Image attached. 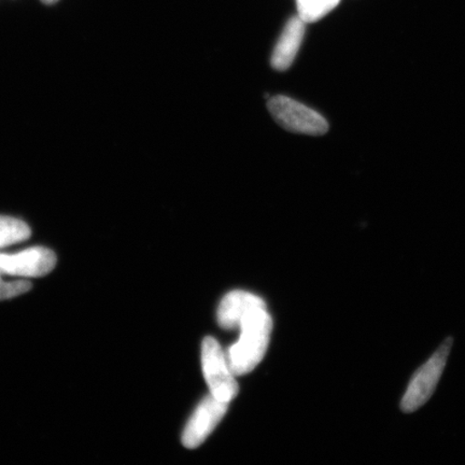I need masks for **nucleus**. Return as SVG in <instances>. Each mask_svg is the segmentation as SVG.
<instances>
[{
  "mask_svg": "<svg viewBox=\"0 0 465 465\" xmlns=\"http://www.w3.org/2000/svg\"><path fill=\"white\" fill-rule=\"evenodd\" d=\"M272 328V318L266 308H258L243 319L240 341L225 354L234 376L250 373L262 361L269 347Z\"/></svg>",
  "mask_w": 465,
  "mask_h": 465,
  "instance_id": "f257e3e1",
  "label": "nucleus"
},
{
  "mask_svg": "<svg viewBox=\"0 0 465 465\" xmlns=\"http://www.w3.org/2000/svg\"><path fill=\"white\" fill-rule=\"evenodd\" d=\"M452 345V337H447L432 356L412 373L400 401V410L404 414H412L420 410L433 397L449 361Z\"/></svg>",
  "mask_w": 465,
  "mask_h": 465,
  "instance_id": "f03ea898",
  "label": "nucleus"
},
{
  "mask_svg": "<svg viewBox=\"0 0 465 465\" xmlns=\"http://www.w3.org/2000/svg\"><path fill=\"white\" fill-rule=\"evenodd\" d=\"M279 125L292 133L322 136L329 131L328 121L315 110L287 96H276L267 103Z\"/></svg>",
  "mask_w": 465,
  "mask_h": 465,
  "instance_id": "7ed1b4c3",
  "label": "nucleus"
},
{
  "mask_svg": "<svg viewBox=\"0 0 465 465\" xmlns=\"http://www.w3.org/2000/svg\"><path fill=\"white\" fill-rule=\"evenodd\" d=\"M202 365L211 393L214 398L230 403L238 393V385L225 353L213 337H206L203 341Z\"/></svg>",
  "mask_w": 465,
  "mask_h": 465,
  "instance_id": "20e7f679",
  "label": "nucleus"
},
{
  "mask_svg": "<svg viewBox=\"0 0 465 465\" xmlns=\"http://www.w3.org/2000/svg\"><path fill=\"white\" fill-rule=\"evenodd\" d=\"M56 255L50 249L34 247L15 254L0 253V274L10 277L37 278L54 270Z\"/></svg>",
  "mask_w": 465,
  "mask_h": 465,
  "instance_id": "39448f33",
  "label": "nucleus"
},
{
  "mask_svg": "<svg viewBox=\"0 0 465 465\" xmlns=\"http://www.w3.org/2000/svg\"><path fill=\"white\" fill-rule=\"evenodd\" d=\"M229 403L213 397L211 393L203 399L191 417L183 435V443L187 449H196L202 445L208 435L228 411Z\"/></svg>",
  "mask_w": 465,
  "mask_h": 465,
  "instance_id": "423d86ee",
  "label": "nucleus"
},
{
  "mask_svg": "<svg viewBox=\"0 0 465 465\" xmlns=\"http://www.w3.org/2000/svg\"><path fill=\"white\" fill-rule=\"evenodd\" d=\"M258 308H266L264 301L259 296L245 291H232L224 296L219 305L220 327L226 330L240 328L243 319Z\"/></svg>",
  "mask_w": 465,
  "mask_h": 465,
  "instance_id": "0eeeda50",
  "label": "nucleus"
},
{
  "mask_svg": "<svg viewBox=\"0 0 465 465\" xmlns=\"http://www.w3.org/2000/svg\"><path fill=\"white\" fill-rule=\"evenodd\" d=\"M305 25L300 16H294L284 26L271 58L272 66L276 71L284 72L292 65L303 42Z\"/></svg>",
  "mask_w": 465,
  "mask_h": 465,
  "instance_id": "6e6552de",
  "label": "nucleus"
},
{
  "mask_svg": "<svg viewBox=\"0 0 465 465\" xmlns=\"http://www.w3.org/2000/svg\"><path fill=\"white\" fill-rule=\"evenodd\" d=\"M31 234V229L25 221L0 216V249L25 242Z\"/></svg>",
  "mask_w": 465,
  "mask_h": 465,
  "instance_id": "1a4fd4ad",
  "label": "nucleus"
},
{
  "mask_svg": "<svg viewBox=\"0 0 465 465\" xmlns=\"http://www.w3.org/2000/svg\"><path fill=\"white\" fill-rule=\"evenodd\" d=\"M340 0H298L299 16L305 23L317 22L332 11Z\"/></svg>",
  "mask_w": 465,
  "mask_h": 465,
  "instance_id": "9d476101",
  "label": "nucleus"
},
{
  "mask_svg": "<svg viewBox=\"0 0 465 465\" xmlns=\"http://www.w3.org/2000/svg\"><path fill=\"white\" fill-rule=\"evenodd\" d=\"M0 274V301L15 298L28 292L32 289V282L26 279H17V281L7 282Z\"/></svg>",
  "mask_w": 465,
  "mask_h": 465,
  "instance_id": "9b49d317",
  "label": "nucleus"
},
{
  "mask_svg": "<svg viewBox=\"0 0 465 465\" xmlns=\"http://www.w3.org/2000/svg\"><path fill=\"white\" fill-rule=\"evenodd\" d=\"M43 2H44L45 4H49V5H50V4H54V3H56V2H57V0H43Z\"/></svg>",
  "mask_w": 465,
  "mask_h": 465,
  "instance_id": "f8f14e48",
  "label": "nucleus"
}]
</instances>
